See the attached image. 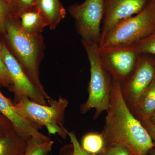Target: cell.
Segmentation results:
<instances>
[{
  "instance_id": "6da1fadb",
  "label": "cell",
  "mask_w": 155,
  "mask_h": 155,
  "mask_svg": "<svg viewBox=\"0 0 155 155\" xmlns=\"http://www.w3.org/2000/svg\"><path fill=\"white\" fill-rule=\"evenodd\" d=\"M102 132L105 147L122 144L131 155H148L154 146L141 122L134 116L123 98L121 83L112 78L110 101Z\"/></svg>"
},
{
  "instance_id": "7a4b0ae2",
  "label": "cell",
  "mask_w": 155,
  "mask_h": 155,
  "mask_svg": "<svg viewBox=\"0 0 155 155\" xmlns=\"http://www.w3.org/2000/svg\"><path fill=\"white\" fill-rule=\"evenodd\" d=\"M3 39L31 82L48 94L41 81L39 65L45 48L41 34L30 35L20 28L18 19L11 17L7 22Z\"/></svg>"
},
{
  "instance_id": "3957f363",
  "label": "cell",
  "mask_w": 155,
  "mask_h": 155,
  "mask_svg": "<svg viewBox=\"0 0 155 155\" xmlns=\"http://www.w3.org/2000/svg\"><path fill=\"white\" fill-rule=\"evenodd\" d=\"M48 105L41 104L26 97H22L14 104V108L22 118L41 129L45 127L50 134H58L66 139L68 130L64 126L68 100L60 97L58 100L50 99Z\"/></svg>"
},
{
  "instance_id": "277c9868",
  "label": "cell",
  "mask_w": 155,
  "mask_h": 155,
  "mask_svg": "<svg viewBox=\"0 0 155 155\" xmlns=\"http://www.w3.org/2000/svg\"><path fill=\"white\" fill-rule=\"evenodd\" d=\"M90 64V80L88 96L85 102L80 106L81 114H86L91 109L95 110L94 119L102 112L107 111L110 101L112 77L103 66L97 52V45L82 41Z\"/></svg>"
},
{
  "instance_id": "5b68a950",
  "label": "cell",
  "mask_w": 155,
  "mask_h": 155,
  "mask_svg": "<svg viewBox=\"0 0 155 155\" xmlns=\"http://www.w3.org/2000/svg\"><path fill=\"white\" fill-rule=\"evenodd\" d=\"M155 29V2L119 23L108 34L100 47L123 48L142 39Z\"/></svg>"
},
{
  "instance_id": "8992f818",
  "label": "cell",
  "mask_w": 155,
  "mask_h": 155,
  "mask_svg": "<svg viewBox=\"0 0 155 155\" xmlns=\"http://www.w3.org/2000/svg\"><path fill=\"white\" fill-rule=\"evenodd\" d=\"M68 12L75 19V28L81 41L99 46L104 14V0H85L81 4L70 6Z\"/></svg>"
},
{
  "instance_id": "52a82bcc",
  "label": "cell",
  "mask_w": 155,
  "mask_h": 155,
  "mask_svg": "<svg viewBox=\"0 0 155 155\" xmlns=\"http://www.w3.org/2000/svg\"><path fill=\"white\" fill-rule=\"evenodd\" d=\"M1 41L3 60L13 83L11 91L14 93L15 103L17 102L22 97H26L35 102L48 105V100L51 98L31 82L4 41L2 40Z\"/></svg>"
},
{
  "instance_id": "ba28073f",
  "label": "cell",
  "mask_w": 155,
  "mask_h": 155,
  "mask_svg": "<svg viewBox=\"0 0 155 155\" xmlns=\"http://www.w3.org/2000/svg\"><path fill=\"white\" fill-rule=\"evenodd\" d=\"M155 78V57L140 54L133 72L126 81L121 84L122 95L131 112Z\"/></svg>"
},
{
  "instance_id": "9c48e42d",
  "label": "cell",
  "mask_w": 155,
  "mask_h": 155,
  "mask_svg": "<svg viewBox=\"0 0 155 155\" xmlns=\"http://www.w3.org/2000/svg\"><path fill=\"white\" fill-rule=\"evenodd\" d=\"M103 66L112 78L120 83L129 78L135 69L139 54L127 48L97 47Z\"/></svg>"
},
{
  "instance_id": "30bf717a",
  "label": "cell",
  "mask_w": 155,
  "mask_h": 155,
  "mask_svg": "<svg viewBox=\"0 0 155 155\" xmlns=\"http://www.w3.org/2000/svg\"><path fill=\"white\" fill-rule=\"evenodd\" d=\"M151 2V0H104V14L99 46L115 26L139 14Z\"/></svg>"
},
{
  "instance_id": "8fae6325",
  "label": "cell",
  "mask_w": 155,
  "mask_h": 155,
  "mask_svg": "<svg viewBox=\"0 0 155 155\" xmlns=\"http://www.w3.org/2000/svg\"><path fill=\"white\" fill-rule=\"evenodd\" d=\"M1 86L0 84V112L11 122L15 131L26 140L30 137L41 141L51 140L50 137L40 131V128L25 120L17 113L14 104L1 91Z\"/></svg>"
},
{
  "instance_id": "7c38bea8",
  "label": "cell",
  "mask_w": 155,
  "mask_h": 155,
  "mask_svg": "<svg viewBox=\"0 0 155 155\" xmlns=\"http://www.w3.org/2000/svg\"><path fill=\"white\" fill-rule=\"evenodd\" d=\"M33 7L38 9L46 19L51 30L55 29L67 14L60 0H35Z\"/></svg>"
},
{
  "instance_id": "4fadbf2b",
  "label": "cell",
  "mask_w": 155,
  "mask_h": 155,
  "mask_svg": "<svg viewBox=\"0 0 155 155\" xmlns=\"http://www.w3.org/2000/svg\"><path fill=\"white\" fill-rule=\"evenodd\" d=\"M17 19L21 29L28 34H41L44 28L48 26L46 19L34 7L22 12Z\"/></svg>"
},
{
  "instance_id": "5bb4252c",
  "label": "cell",
  "mask_w": 155,
  "mask_h": 155,
  "mask_svg": "<svg viewBox=\"0 0 155 155\" xmlns=\"http://www.w3.org/2000/svg\"><path fill=\"white\" fill-rule=\"evenodd\" d=\"M155 112V78L139 98L132 113L140 122L148 121Z\"/></svg>"
},
{
  "instance_id": "9a60e30c",
  "label": "cell",
  "mask_w": 155,
  "mask_h": 155,
  "mask_svg": "<svg viewBox=\"0 0 155 155\" xmlns=\"http://www.w3.org/2000/svg\"><path fill=\"white\" fill-rule=\"evenodd\" d=\"M27 140L13 129L0 137V155H22Z\"/></svg>"
},
{
  "instance_id": "2e32d148",
  "label": "cell",
  "mask_w": 155,
  "mask_h": 155,
  "mask_svg": "<svg viewBox=\"0 0 155 155\" xmlns=\"http://www.w3.org/2000/svg\"><path fill=\"white\" fill-rule=\"evenodd\" d=\"M81 145L90 154L97 155L105 148V143L102 133L90 132L84 136Z\"/></svg>"
},
{
  "instance_id": "e0dca14e",
  "label": "cell",
  "mask_w": 155,
  "mask_h": 155,
  "mask_svg": "<svg viewBox=\"0 0 155 155\" xmlns=\"http://www.w3.org/2000/svg\"><path fill=\"white\" fill-rule=\"evenodd\" d=\"M54 141L51 140L41 141L30 137L27 142L25 152L22 155H48L52 149Z\"/></svg>"
},
{
  "instance_id": "ac0fdd59",
  "label": "cell",
  "mask_w": 155,
  "mask_h": 155,
  "mask_svg": "<svg viewBox=\"0 0 155 155\" xmlns=\"http://www.w3.org/2000/svg\"><path fill=\"white\" fill-rule=\"evenodd\" d=\"M125 48L133 50L139 54L150 55L155 57V29L144 38Z\"/></svg>"
},
{
  "instance_id": "d6986e66",
  "label": "cell",
  "mask_w": 155,
  "mask_h": 155,
  "mask_svg": "<svg viewBox=\"0 0 155 155\" xmlns=\"http://www.w3.org/2000/svg\"><path fill=\"white\" fill-rule=\"evenodd\" d=\"M71 143L61 148L60 155H92L87 153L81 147L73 131L68 132Z\"/></svg>"
},
{
  "instance_id": "ffe728a7",
  "label": "cell",
  "mask_w": 155,
  "mask_h": 155,
  "mask_svg": "<svg viewBox=\"0 0 155 155\" xmlns=\"http://www.w3.org/2000/svg\"><path fill=\"white\" fill-rule=\"evenodd\" d=\"M35 0H10L8 2L12 17L17 19L22 12L33 7Z\"/></svg>"
},
{
  "instance_id": "44dd1931",
  "label": "cell",
  "mask_w": 155,
  "mask_h": 155,
  "mask_svg": "<svg viewBox=\"0 0 155 155\" xmlns=\"http://www.w3.org/2000/svg\"><path fill=\"white\" fill-rule=\"evenodd\" d=\"M11 17L12 16L8 3L5 0H0V36L4 37L7 22Z\"/></svg>"
},
{
  "instance_id": "7402d4cb",
  "label": "cell",
  "mask_w": 155,
  "mask_h": 155,
  "mask_svg": "<svg viewBox=\"0 0 155 155\" xmlns=\"http://www.w3.org/2000/svg\"><path fill=\"white\" fill-rule=\"evenodd\" d=\"M0 84L2 86L7 87L10 91L13 87V83L8 70L4 63L2 50L1 41H0Z\"/></svg>"
},
{
  "instance_id": "603a6c76",
  "label": "cell",
  "mask_w": 155,
  "mask_h": 155,
  "mask_svg": "<svg viewBox=\"0 0 155 155\" xmlns=\"http://www.w3.org/2000/svg\"><path fill=\"white\" fill-rule=\"evenodd\" d=\"M97 155H131L129 150L122 144H115L106 147Z\"/></svg>"
},
{
  "instance_id": "cb8c5ba5",
  "label": "cell",
  "mask_w": 155,
  "mask_h": 155,
  "mask_svg": "<svg viewBox=\"0 0 155 155\" xmlns=\"http://www.w3.org/2000/svg\"><path fill=\"white\" fill-rule=\"evenodd\" d=\"M11 122L0 112V137L14 129Z\"/></svg>"
},
{
  "instance_id": "d4e9b609",
  "label": "cell",
  "mask_w": 155,
  "mask_h": 155,
  "mask_svg": "<svg viewBox=\"0 0 155 155\" xmlns=\"http://www.w3.org/2000/svg\"><path fill=\"white\" fill-rule=\"evenodd\" d=\"M141 123L148 132L155 146V125L149 121L142 122Z\"/></svg>"
},
{
  "instance_id": "484cf974",
  "label": "cell",
  "mask_w": 155,
  "mask_h": 155,
  "mask_svg": "<svg viewBox=\"0 0 155 155\" xmlns=\"http://www.w3.org/2000/svg\"><path fill=\"white\" fill-rule=\"evenodd\" d=\"M148 121L150 122L151 123H152L153 124V125H155V112L152 116H151V117L150 118Z\"/></svg>"
},
{
  "instance_id": "4316f807",
  "label": "cell",
  "mask_w": 155,
  "mask_h": 155,
  "mask_svg": "<svg viewBox=\"0 0 155 155\" xmlns=\"http://www.w3.org/2000/svg\"><path fill=\"white\" fill-rule=\"evenodd\" d=\"M149 155H155V146L150 151Z\"/></svg>"
},
{
  "instance_id": "83f0119b",
  "label": "cell",
  "mask_w": 155,
  "mask_h": 155,
  "mask_svg": "<svg viewBox=\"0 0 155 155\" xmlns=\"http://www.w3.org/2000/svg\"><path fill=\"white\" fill-rule=\"evenodd\" d=\"M152 2H155V0H151Z\"/></svg>"
},
{
  "instance_id": "f1b7e54d",
  "label": "cell",
  "mask_w": 155,
  "mask_h": 155,
  "mask_svg": "<svg viewBox=\"0 0 155 155\" xmlns=\"http://www.w3.org/2000/svg\"><path fill=\"white\" fill-rule=\"evenodd\" d=\"M5 1H6V2H8V3L9 2V1H10V0H5Z\"/></svg>"
}]
</instances>
